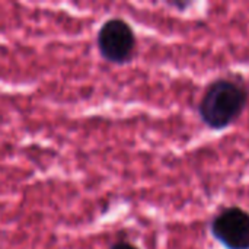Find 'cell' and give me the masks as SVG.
Segmentation results:
<instances>
[{"instance_id":"obj_1","label":"cell","mask_w":249,"mask_h":249,"mask_svg":"<svg viewBox=\"0 0 249 249\" xmlns=\"http://www.w3.org/2000/svg\"><path fill=\"white\" fill-rule=\"evenodd\" d=\"M248 101L249 89L244 82L219 77L206 88L198 104V114L209 128L223 130L244 114Z\"/></svg>"},{"instance_id":"obj_2","label":"cell","mask_w":249,"mask_h":249,"mask_svg":"<svg viewBox=\"0 0 249 249\" xmlns=\"http://www.w3.org/2000/svg\"><path fill=\"white\" fill-rule=\"evenodd\" d=\"M136 34L131 25L121 18H111L102 23L96 35V45L104 60L112 64H125L136 50Z\"/></svg>"},{"instance_id":"obj_3","label":"cell","mask_w":249,"mask_h":249,"mask_svg":"<svg viewBox=\"0 0 249 249\" xmlns=\"http://www.w3.org/2000/svg\"><path fill=\"white\" fill-rule=\"evenodd\" d=\"M210 232L225 249H249V213L238 206L226 207L213 217Z\"/></svg>"},{"instance_id":"obj_4","label":"cell","mask_w":249,"mask_h":249,"mask_svg":"<svg viewBox=\"0 0 249 249\" xmlns=\"http://www.w3.org/2000/svg\"><path fill=\"white\" fill-rule=\"evenodd\" d=\"M109 249H139L134 244H131V242H128V241H117V242H114Z\"/></svg>"}]
</instances>
